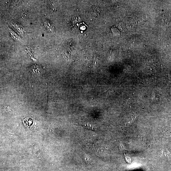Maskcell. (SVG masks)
Wrapping results in <instances>:
<instances>
[{
  "instance_id": "3",
  "label": "cell",
  "mask_w": 171,
  "mask_h": 171,
  "mask_svg": "<svg viewBox=\"0 0 171 171\" xmlns=\"http://www.w3.org/2000/svg\"><path fill=\"white\" fill-rule=\"evenodd\" d=\"M155 97V93L154 92V91H152V99H153Z\"/></svg>"
},
{
  "instance_id": "2",
  "label": "cell",
  "mask_w": 171,
  "mask_h": 171,
  "mask_svg": "<svg viewBox=\"0 0 171 171\" xmlns=\"http://www.w3.org/2000/svg\"><path fill=\"white\" fill-rule=\"evenodd\" d=\"M85 127L86 128L88 129L94 130V128L91 126V125H85Z\"/></svg>"
},
{
  "instance_id": "1",
  "label": "cell",
  "mask_w": 171,
  "mask_h": 171,
  "mask_svg": "<svg viewBox=\"0 0 171 171\" xmlns=\"http://www.w3.org/2000/svg\"><path fill=\"white\" fill-rule=\"evenodd\" d=\"M41 68L40 66L38 65H34L32 67V70L34 72H40Z\"/></svg>"
}]
</instances>
